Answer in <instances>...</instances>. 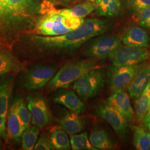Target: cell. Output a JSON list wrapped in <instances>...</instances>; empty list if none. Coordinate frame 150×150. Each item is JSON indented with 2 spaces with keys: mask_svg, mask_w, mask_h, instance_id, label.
<instances>
[{
  "mask_svg": "<svg viewBox=\"0 0 150 150\" xmlns=\"http://www.w3.org/2000/svg\"><path fill=\"white\" fill-rule=\"evenodd\" d=\"M87 1H90V2H94L96 0H87Z\"/></svg>",
  "mask_w": 150,
  "mask_h": 150,
  "instance_id": "cell-37",
  "label": "cell"
},
{
  "mask_svg": "<svg viewBox=\"0 0 150 150\" xmlns=\"http://www.w3.org/2000/svg\"><path fill=\"white\" fill-rule=\"evenodd\" d=\"M111 27V23L106 20L91 18L73 31L64 35L46 36H34L33 40L41 48L56 51H72L92 38L104 34Z\"/></svg>",
  "mask_w": 150,
  "mask_h": 150,
  "instance_id": "cell-1",
  "label": "cell"
},
{
  "mask_svg": "<svg viewBox=\"0 0 150 150\" xmlns=\"http://www.w3.org/2000/svg\"><path fill=\"white\" fill-rule=\"evenodd\" d=\"M150 101V82L141 96L136 100L134 107L137 118L142 122L148 112Z\"/></svg>",
  "mask_w": 150,
  "mask_h": 150,
  "instance_id": "cell-22",
  "label": "cell"
},
{
  "mask_svg": "<svg viewBox=\"0 0 150 150\" xmlns=\"http://www.w3.org/2000/svg\"><path fill=\"white\" fill-rule=\"evenodd\" d=\"M150 82V62L145 63L139 67L134 77L130 82L127 89L130 96L136 100L145 91Z\"/></svg>",
  "mask_w": 150,
  "mask_h": 150,
  "instance_id": "cell-12",
  "label": "cell"
},
{
  "mask_svg": "<svg viewBox=\"0 0 150 150\" xmlns=\"http://www.w3.org/2000/svg\"><path fill=\"white\" fill-rule=\"evenodd\" d=\"M1 40H0V49H1Z\"/></svg>",
  "mask_w": 150,
  "mask_h": 150,
  "instance_id": "cell-38",
  "label": "cell"
},
{
  "mask_svg": "<svg viewBox=\"0 0 150 150\" xmlns=\"http://www.w3.org/2000/svg\"><path fill=\"white\" fill-rule=\"evenodd\" d=\"M70 144L73 150H98L91 144L86 132L71 135L70 136Z\"/></svg>",
  "mask_w": 150,
  "mask_h": 150,
  "instance_id": "cell-27",
  "label": "cell"
},
{
  "mask_svg": "<svg viewBox=\"0 0 150 150\" xmlns=\"http://www.w3.org/2000/svg\"><path fill=\"white\" fill-rule=\"evenodd\" d=\"M123 3L127 10L134 16L150 6V0H123Z\"/></svg>",
  "mask_w": 150,
  "mask_h": 150,
  "instance_id": "cell-29",
  "label": "cell"
},
{
  "mask_svg": "<svg viewBox=\"0 0 150 150\" xmlns=\"http://www.w3.org/2000/svg\"><path fill=\"white\" fill-rule=\"evenodd\" d=\"M17 103L18 100H16L10 108L7 122V137L15 142L19 141L23 131L21 123L16 113Z\"/></svg>",
  "mask_w": 150,
  "mask_h": 150,
  "instance_id": "cell-18",
  "label": "cell"
},
{
  "mask_svg": "<svg viewBox=\"0 0 150 150\" xmlns=\"http://www.w3.org/2000/svg\"><path fill=\"white\" fill-rule=\"evenodd\" d=\"M28 108L32 116V123L38 128H43L51 123V116L46 100L42 96L27 98Z\"/></svg>",
  "mask_w": 150,
  "mask_h": 150,
  "instance_id": "cell-10",
  "label": "cell"
},
{
  "mask_svg": "<svg viewBox=\"0 0 150 150\" xmlns=\"http://www.w3.org/2000/svg\"><path fill=\"white\" fill-rule=\"evenodd\" d=\"M105 81V72L102 69H93L74 82L73 88L83 98L96 96L102 90Z\"/></svg>",
  "mask_w": 150,
  "mask_h": 150,
  "instance_id": "cell-4",
  "label": "cell"
},
{
  "mask_svg": "<svg viewBox=\"0 0 150 150\" xmlns=\"http://www.w3.org/2000/svg\"><path fill=\"white\" fill-rule=\"evenodd\" d=\"M2 142H1V141L0 140V150L2 149Z\"/></svg>",
  "mask_w": 150,
  "mask_h": 150,
  "instance_id": "cell-36",
  "label": "cell"
},
{
  "mask_svg": "<svg viewBox=\"0 0 150 150\" xmlns=\"http://www.w3.org/2000/svg\"><path fill=\"white\" fill-rule=\"evenodd\" d=\"M143 124L145 126V128L147 129L148 131H150V105L148 112L147 113L146 116H145L144 120L143 121Z\"/></svg>",
  "mask_w": 150,
  "mask_h": 150,
  "instance_id": "cell-35",
  "label": "cell"
},
{
  "mask_svg": "<svg viewBox=\"0 0 150 150\" xmlns=\"http://www.w3.org/2000/svg\"><path fill=\"white\" fill-rule=\"evenodd\" d=\"M52 64H38L30 69L23 77V84L30 90H38L46 85L57 71Z\"/></svg>",
  "mask_w": 150,
  "mask_h": 150,
  "instance_id": "cell-7",
  "label": "cell"
},
{
  "mask_svg": "<svg viewBox=\"0 0 150 150\" xmlns=\"http://www.w3.org/2000/svg\"><path fill=\"white\" fill-rule=\"evenodd\" d=\"M50 138L55 150H67L71 147L67 132L63 129H54Z\"/></svg>",
  "mask_w": 150,
  "mask_h": 150,
  "instance_id": "cell-24",
  "label": "cell"
},
{
  "mask_svg": "<svg viewBox=\"0 0 150 150\" xmlns=\"http://www.w3.org/2000/svg\"><path fill=\"white\" fill-rule=\"evenodd\" d=\"M96 59L75 61L64 64L53 78L48 82L47 86L51 90L68 87L83 75L94 69L97 64Z\"/></svg>",
  "mask_w": 150,
  "mask_h": 150,
  "instance_id": "cell-3",
  "label": "cell"
},
{
  "mask_svg": "<svg viewBox=\"0 0 150 150\" xmlns=\"http://www.w3.org/2000/svg\"><path fill=\"white\" fill-rule=\"evenodd\" d=\"M83 18L51 10L41 17L35 25L36 32L42 36H54L73 31L83 23Z\"/></svg>",
  "mask_w": 150,
  "mask_h": 150,
  "instance_id": "cell-2",
  "label": "cell"
},
{
  "mask_svg": "<svg viewBox=\"0 0 150 150\" xmlns=\"http://www.w3.org/2000/svg\"><path fill=\"white\" fill-rule=\"evenodd\" d=\"M91 144L99 150H110L113 147L111 139L106 131L101 129L93 130L89 136Z\"/></svg>",
  "mask_w": 150,
  "mask_h": 150,
  "instance_id": "cell-21",
  "label": "cell"
},
{
  "mask_svg": "<svg viewBox=\"0 0 150 150\" xmlns=\"http://www.w3.org/2000/svg\"><path fill=\"white\" fill-rule=\"evenodd\" d=\"M133 143L136 150H148L150 149V137L149 133L141 126H134Z\"/></svg>",
  "mask_w": 150,
  "mask_h": 150,
  "instance_id": "cell-23",
  "label": "cell"
},
{
  "mask_svg": "<svg viewBox=\"0 0 150 150\" xmlns=\"http://www.w3.org/2000/svg\"><path fill=\"white\" fill-rule=\"evenodd\" d=\"M113 66H131L139 64L150 57V51L146 48L120 45L108 54Z\"/></svg>",
  "mask_w": 150,
  "mask_h": 150,
  "instance_id": "cell-6",
  "label": "cell"
},
{
  "mask_svg": "<svg viewBox=\"0 0 150 150\" xmlns=\"http://www.w3.org/2000/svg\"><path fill=\"white\" fill-rule=\"evenodd\" d=\"M73 112H67L59 121L61 127L70 136L80 133L85 129L84 121Z\"/></svg>",
  "mask_w": 150,
  "mask_h": 150,
  "instance_id": "cell-17",
  "label": "cell"
},
{
  "mask_svg": "<svg viewBox=\"0 0 150 150\" xmlns=\"http://www.w3.org/2000/svg\"><path fill=\"white\" fill-rule=\"evenodd\" d=\"M35 150H55L54 146L52 144L50 138L48 135L42 134H41L40 138L34 147Z\"/></svg>",
  "mask_w": 150,
  "mask_h": 150,
  "instance_id": "cell-30",
  "label": "cell"
},
{
  "mask_svg": "<svg viewBox=\"0 0 150 150\" xmlns=\"http://www.w3.org/2000/svg\"><path fill=\"white\" fill-rule=\"evenodd\" d=\"M38 126H28L25 129L21 136L22 149L24 150H32L34 149L38 137L39 130Z\"/></svg>",
  "mask_w": 150,
  "mask_h": 150,
  "instance_id": "cell-26",
  "label": "cell"
},
{
  "mask_svg": "<svg viewBox=\"0 0 150 150\" xmlns=\"http://www.w3.org/2000/svg\"><path fill=\"white\" fill-rule=\"evenodd\" d=\"M13 79L7 75H0V117L6 122L8 111L9 100L12 92Z\"/></svg>",
  "mask_w": 150,
  "mask_h": 150,
  "instance_id": "cell-16",
  "label": "cell"
},
{
  "mask_svg": "<svg viewBox=\"0 0 150 150\" xmlns=\"http://www.w3.org/2000/svg\"><path fill=\"white\" fill-rule=\"evenodd\" d=\"M83 50V55L93 59H102L121 45V38L117 35H103L92 38Z\"/></svg>",
  "mask_w": 150,
  "mask_h": 150,
  "instance_id": "cell-5",
  "label": "cell"
},
{
  "mask_svg": "<svg viewBox=\"0 0 150 150\" xmlns=\"http://www.w3.org/2000/svg\"><path fill=\"white\" fill-rule=\"evenodd\" d=\"M23 69V64L19 62L7 51L0 52V75H6L11 72H18Z\"/></svg>",
  "mask_w": 150,
  "mask_h": 150,
  "instance_id": "cell-19",
  "label": "cell"
},
{
  "mask_svg": "<svg viewBox=\"0 0 150 150\" xmlns=\"http://www.w3.org/2000/svg\"><path fill=\"white\" fill-rule=\"evenodd\" d=\"M5 123V122L0 117V137L4 139H6L7 137Z\"/></svg>",
  "mask_w": 150,
  "mask_h": 150,
  "instance_id": "cell-34",
  "label": "cell"
},
{
  "mask_svg": "<svg viewBox=\"0 0 150 150\" xmlns=\"http://www.w3.org/2000/svg\"><path fill=\"white\" fill-rule=\"evenodd\" d=\"M54 102L59 103L68 108L70 111L80 114L85 110L83 102L72 90H61L53 97Z\"/></svg>",
  "mask_w": 150,
  "mask_h": 150,
  "instance_id": "cell-14",
  "label": "cell"
},
{
  "mask_svg": "<svg viewBox=\"0 0 150 150\" xmlns=\"http://www.w3.org/2000/svg\"><path fill=\"white\" fill-rule=\"evenodd\" d=\"M139 64L113 66L107 74V82L113 91L127 88L139 69Z\"/></svg>",
  "mask_w": 150,
  "mask_h": 150,
  "instance_id": "cell-9",
  "label": "cell"
},
{
  "mask_svg": "<svg viewBox=\"0 0 150 150\" xmlns=\"http://www.w3.org/2000/svg\"><path fill=\"white\" fill-rule=\"evenodd\" d=\"M121 10V4L120 0H111L106 9L105 16H115L117 15Z\"/></svg>",
  "mask_w": 150,
  "mask_h": 150,
  "instance_id": "cell-32",
  "label": "cell"
},
{
  "mask_svg": "<svg viewBox=\"0 0 150 150\" xmlns=\"http://www.w3.org/2000/svg\"><path fill=\"white\" fill-rule=\"evenodd\" d=\"M149 135H150V132H149Z\"/></svg>",
  "mask_w": 150,
  "mask_h": 150,
  "instance_id": "cell-39",
  "label": "cell"
},
{
  "mask_svg": "<svg viewBox=\"0 0 150 150\" xmlns=\"http://www.w3.org/2000/svg\"><path fill=\"white\" fill-rule=\"evenodd\" d=\"M20 21L10 9L5 0H0V28H17Z\"/></svg>",
  "mask_w": 150,
  "mask_h": 150,
  "instance_id": "cell-20",
  "label": "cell"
},
{
  "mask_svg": "<svg viewBox=\"0 0 150 150\" xmlns=\"http://www.w3.org/2000/svg\"><path fill=\"white\" fill-rule=\"evenodd\" d=\"M96 10L95 4L93 2L87 1L75 6L70 9H63L60 11L67 15L83 18Z\"/></svg>",
  "mask_w": 150,
  "mask_h": 150,
  "instance_id": "cell-25",
  "label": "cell"
},
{
  "mask_svg": "<svg viewBox=\"0 0 150 150\" xmlns=\"http://www.w3.org/2000/svg\"><path fill=\"white\" fill-rule=\"evenodd\" d=\"M16 113L21 123L23 131H24L29 126L32 120V116L28 108L22 100H18Z\"/></svg>",
  "mask_w": 150,
  "mask_h": 150,
  "instance_id": "cell-28",
  "label": "cell"
},
{
  "mask_svg": "<svg viewBox=\"0 0 150 150\" xmlns=\"http://www.w3.org/2000/svg\"><path fill=\"white\" fill-rule=\"evenodd\" d=\"M95 112L110 124L120 138L126 139L128 132V122L117 110L106 102L98 104Z\"/></svg>",
  "mask_w": 150,
  "mask_h": 150,
  "instance_id": "cell-8",
  "label": "cell"
},
{
  "mask_svg": "<svg viewBox=\"0 0 150 150\" xmlns=\"http://www.w3.org/2000/svg\"><path fill=\"white\" fill-rule=\"evenodd\" d=\"M111 0H96V15L98 16H104L108 6Z\"/></svg>",
  "mask_w": 150,
  "mask_h": 150,
  "instance_id": "cell-33",
  "label": "cell"
},
{
  "mask_svg": "<svg viewBox=\"0 0 150 150\" xmlns=\"http://www.w3.org/2000/svg\"><path fill=\"white\" fill-rule=\"evenodd\" d=\"M106 103L120 113L127 122H132L134 117V111L131 106L129 97L125 90L113 91V93L107 98Z\"/></svg>",
  "mask_w": 150,
  "mask_h": 150,
  "instance_id": "cell-11",
  "label": "cell"
},
{
  "mask_svg": "<svg viewBox=\"0 0 150 150\" xmlns=\"http://www.w3.org/2000/svg\"><path fill=\"white\" fill-rule=\"evenodd\" d=\"M14 15L21 20L38 13L41 10L38 0H5Z\"/></svg>",
  "mask_w": 150,
  "mask_h": 150,
  "instance_id": "cell-13",
  "label": "cell"
},
{
  "mask_svg": "<svg viewBox=\"0 0 150 150\" xmlns=\"http://www.w3.org/2000/svg\"><path fill=\"white\" fill-rule=\"evenodd\" d=\"M136 16L139 25L150 32V6L141 10Z\"/></svg>",
  "mask_w": 150,
  "mask_h": 150,
  "instance_id": "cell-31",
  "label": "cell"
},
{
  "mask_svg": "<svg viewBox=\"0 0 150 150\" xmlns=\"http://www.w3.org/2000/svg\"><path fill=\"white\" fill-rule=\"evenodd\" d=\"M122 41L125 45L145 48L149 46L150 38L142 28L133 26L125 32L122 38Z\"/></svg>",
  "mask_w": 150,
  "mask_h": 150,
  "instance_id": "cell-15",
  "label": "cell"
}]
</instances>
